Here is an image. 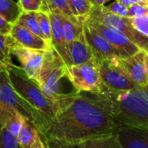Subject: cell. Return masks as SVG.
I'll return each mask as SVG.
<instances>
[{
    "label": "cell",
    "mask_w": 148,
    "mask_h": 148,
    "mask_svg": "<svg viewBox=\"0 0 148 148\" xmlns=\"http://www.w3.org/2000/svg\"><path fill=\"white\" fill-rule=\"evenodd\" d=\"M121 125L94 93H75L50 121L43 140L77 146L114 135Z\"/></svg>",
    "instance_id": "1"
},
{
    "label": "cell",
    "mask_w": 148,
    "mask_h": 148,
    "mask_svg": "<svg viewBox=\"0 0 148 148\" xmlns=\"http://www.w3.org/2000/svg\"><path fill=\"white\" fill-rule=\"evenodd\" d=\"M96 95L121 127L148 129V85L121 92Z\"/></svg>",
    "instance_id": "2"
},
{
    "label": "cell",
    "mask_w": 148,
    "mask_h": 148,
    "mask_svg": "<svg viewBox=\"0 0 148 148\" xmlns=\"http://www.w3.org/2000/svg\"><path fill=\"white\" fill-rule=\"evenodd\" d=\"M66 75L67 66L60 56L54 49L45 51L42 65L35 82L44 95L56 106L58 111L77 93L75 90L70 93H63L61 90V81Z\"/></svg>",
    "instance_id": "3"
},
{
    "label": "cell",
    "mask_w": 148,
    "mask_h": 148,
    "mask_svg": "<svg viewBox=\"0 0 148 148\" xmlns=\"http://www.w3.org/2000/svg\"><path fill=\"white\" fill-rule=\"evenodd\" d=\"M7 73L13 88L23 100L51 121L56 117L58 113L56 106L44 95L37 83L29 79L21 67L13 64Z\"/></svg>",
    "instance_id": "4"
},
{
    "label": "cell",
    "mask_w": 148,
    "mask_h": 148,
    "mask_svg": "<svg viewBox=\"0 0 148 148\" xmlns=\"http://www.w3.org/2000/svg\"><path fill=\"white\" fill-rule=\"evenodd\" d=\"M0 103L12 108L31 122L42 136L48 129L51 120L29 105L13 88L7 71L0 72Z\"/></svg>",
    "instance_id": "5"
},
{
    "label": "cell",
    "mask_w": 148,
    "mask_h": 148,
    "mask_svg": "<svg viewBox=\"0 0 148 148\" xmlns=\"http://www.w3.org/2000/svg\"><path fill=\"white\" fill-rule=\"evenodd\" d=\"M87 17L120 30L141 50L148 51V37L134 27L132 18L116 16L110 12L105 5L92 6Z\"/></svg>",
    "instance_id": "6"
},
{
    "label": "cell",
    "mask_w": 148,
    "mask_h": 148,
    "mask_svg": "<svg viewBox=\"0 0 148 148\" xmlns=\"http://www.w3.org/2000/svg\"><path fill=\"white\" fill-rule=\"evenodd\" d=\"M66 78L71 82L77 93H100L101 82L96 59L92 62L67 67Z\"/></svg>",
    "instance_id": "7"
},
{
    "label": "cell",
    "mask_w": 148,
    "mask_h": 148,
    "mask_svg": "<svg viewBox=\"0 0 148 148\" xmlns=\"http://www.w3.org/2000/svg\"><path fill=\"white\" fill-rule=\"evenodd\" d=\"M115 59L116 57L97 61L101 82V92L121 93L138 87L117 65Z\"/></svg>",
    "instance_id": "8"
},
{
    "label": "cell",
    "mask_w": 148,
    "mask_h": 148,
    "mask_svg": "<svg viewBox=\"0 0 148 148\" xmlns=\"http://www.w3.org/2000/svg\"><path fill=\"white\" fill-rule=\"evenodd\" d=\"M84 21L94 29H95L104 38H106L108 42L118 51L121 58L129 57L141 50L120 30L113 27L107 26L89 17H86Z\"/></svg>",
    "instance_id": "9"
},
{
    "label": "cell",
    "mask_w": 148,
    "mask_h": 148,
    "mask_svg": "<svg viewBox=\"0 0 148 148\" xmlns=\"http://www.w3.org/2000/svg\"><path fill=\"white\" fill-rule=\"evenodd\" d=\"M44 52L41 50L24 48L17 44L14 40L10 44V54L16 57L21 63V68L23 69L28 77L36 81L42 65Z\"/></svg>",
    "instance_id": "10"
},
{
    "label": "cell",
    "mask_w": 148,
    "mask_h": 148,
    "mask_svg": "<svg viewBox=\"0 0 148 148\" xmlns=\"http://www.w3.org/2000/svg\"><path fill=\"white\" fill-rule=\"evenodd\" d=\"M115 62L135 85L138 87L148 85L144 50H140L135 55L127 58L116 57Z\"/></svg>",
    "instance_id": "11"
},
{
    "label": "cell",
    "mask_w": 148,
    "mask_h": 148,
    "mask_svg": "<svg viewBox=\"0 0 148 148\" xmlns=\"http://www.w3.org/2000/svg\"><path fill=\"white\" fill-rule=\"evenodd\" d=\"M83 35L97 61L121 57L118 51L95 29L83 21Z\"/></svg>",
    "instance_id": "12"
},
{
    "label": "cell",
    "mask_w": 148,
    "mask_h": 148,
    "mask_svg": "<svg viewBox=\"0 0 148 148\" xmlns=\"http://www.w3.org/2000/svg\"><path fill=\"white\" fill-rule=\"evenodd\" d=\"M10 36L17 44L24 48L41 51H49L53 49L50 42L33 34L17 23L13 25Z\"/></svg>",
    "instance_id": "13"
},
{
    "label": "cell",
    "mask_w": 148,
    "mask_h": 148,
    "mask_svg": "<svg viewBox=\"0 0 148 148\" xmlns=\"http://www.w3.org/2000/svg\"><path fill=\"white\" fill-rule=\"evenodd\" d=\"M115 134L122 148H148V129L121 127Z\"/></svg>",
    "instance_id": "14"
},
{
    "label": "cell",
    "mask_w": 148,
    "mask_h": 148,
    "mask_svg": "<svg viewBox=\"0 0 148 148\" xmlns=\"http://www.w3.org/2000/svg\"><path fill=\"white\" fill-rule=\"evenodd\" d=\"M49 17L51 22V45L53 49L63 60L66 66L69 67L70 66V62L62 32V15L49 13Z\"/></svg>",
    "instance_id": "15"
},
{
    "label": "cell",
    "mask_w": 148,
    "mask_h": 148,
    "mask_svg": "<svg viewBox=\"0 0 148 148\" xmlns=\"http://www.w3.org/2000/svg\"><path fill=\"white\" fill-rule=\"evenodd\" d=\"M68 55L71 65H81L95 60L94 54L82 34L67 46Z\"/></svg>",
    "instance_id": "16"
},
{
    "label": "cell",
    "mask_w": 148,
    "mask_h": 148,
    "mask_svg": "<svg viewBox=\"0 0 148 148\" xmlns=\"http://www.w3.org/2000/svg\"><path fill=\"white\" fill-rule=\"evenodd\" d=\"M25 120L12 108L0 103V125L11 134L18 135Z\"/></svg>",
    "instance_id": "17"
},
{
    "label": "cell",
    "mask_w": 148,
    "mask_h": 148,
    "mask_svg": "<svg viewBox=\"0 0 148 148\" xmlns=\"http://www.w3.org/2000/svg\"><path fill=\"white\" fill-rule=\"evenodd\" d=\"M84 19L85 18L69 19L62 16V32L67 46L82 34Z\"/></svg>",
    "instance_id": "18"
},
{
    "label": "cell",
    "mask_w": 148,
    "mask_h": 148,
    "mask_svg": "<svg viewBox=\"0 0 148 148\" xmlns=\"http://www.w3.org/2000/svg\"><path fill=\"white\" fill-rule=\"evenodd\" d=\"M16 137L22 148H30L38 140L42 139L37 128L27 120H25Z\"/></svg>",
    "instance_id": "19"
},
{
    "label": "cell",
    "mask_w": 148,
    "mask_h": 148,
    "mask_svg": "<svg viewBox=\"0 0 148 148\" xmlns=\"http://www.w3.org/2000/svg\"><path fill=\"white\" fill-rule=\"evenodd\" d=\"M22 12L17 2L14 0H0V16L9 23L14 25Z\"/></svg>",
    "instance_id": "20"
},
{
    "label": "cell",
    "mask_w": 148,
    "mask_h": 148,
    "mask_svg": "<svg viewBox=\"0 0 148 148\" xmlns=\"http://www.w3.org/2000/svg\"><path fill=\"white\" fill-rule=\"evenodd\" d=\"M13 39L10 35L0 34V72L7 71L13 65L10 54V44Z\"/></svg>",
    "instance_id": "21"
},
{
    "label": "cell",
    "mask_w": 148,
    "mask_h": 148,
    "mask_svg": "<svg viewBox=\"0 0 148 148\" xmlns=\"http://www.w3.org/2000/svg\"><path fill=\"white\" fill-rule=\"evenodd\" d=\"M16 23L24 27L25 29H27L33 34L43 38L39 29L37 17H36V12H22V14L20 15Z\"/></svg>",
    "instance_id": "22"
},
{
    "label": "cell",
    "mask_w": 148,
    "mask_h": 148,
    "mask_svg": "<svg viewBox=\"0 0 148 148\" xmlns=\"http://www.w3.org/2000/svg\"><path fill=\"white\" fill-rule=\"evenodd\" d=\"M79 146L81 148H122L116 138V134L108 138L86 141Z\"/></svg>",
    "instance_id": "23"
},
{
    "label": "cell",
    "mask_w": 148,
    "mask_h": 148,
    "mask_svg": "<svg viewBox=\"0 0 148 148\" xmlns=\"http://www.w3.org/2000/svg\"><path fill=\"white\" fill-rule=\"evenodd\" d=\"M69 7L75 17L86 18L92 8L88 0H66Z\"/></svg>",
    "instance_id": "24"
},
{
    "label": "cell",
    "mask_w": 148,
    "mask_h": 148,
    "mask_svg": "<svg viewBox=\"0 0 148 148\" xmlns=\"http://www.w3.org/2000/svg\"><path fill=\"white\" fill-rule=\"evenodd\" d=\"M37 22L42 37L51 42V22L49 14L45 11L36 12Z\"/></svg>",
    "instance_id": "25"
},
{
    "label": "cell",
    "mask_w": 148,
    "mask_h": 148,
    "mask_svg": "<svg viewBox=\"0 0 148 148\" xmlns=\"http://www.w3.org/2000/svg\"><path fill=\"white\" fill-rule=\"evenodd\" d=\"M0 148H22L17 137L0 125Z\"/></svg>",
    "instance_id": "26"
},
{
    "label": "cell",
    "mask_w": 148,
    "mask_h": 148,
    "mask_svg": "<svg viewBox=\"0 0 148 148\" xmlns=\"http://www.w3.org/2000/svg\"><path fill=\"white\" fill-rule=\"evenodd\" d=\"M23 12H38L43 10V0H18Z\"/></svg>",
    "instance_id": "27"
},
{
    "label": "cell",
    "mask_w": 148,
    "mask_h": 148,
    "mask_svg": "<svg viewBox=\"0 0 148 148\" xmlns=\"http://www.w3.org/2000/svg\"><path fill=\"white\" fill-rule=\"evenodd\" d=\"M132 23L139 32L148 37V15L133 17Z\"/></svg>",
    "instance_id": "28"
},
{
    "label": "cell",
    "mask_w": 148,
    "mask_h": 148,
    "mask_svg": "<svg viewBox=\"0 0 148 148\" xmlns=\"http://www.w3.org/2000/svg\"><path fill=\"white\" fill-rule=\"evenodd\" d=\"M106 8L110 12H112L113 14H114L116 16H122V17H129L128 16V7H127L126 5H124L118 0H115L112 3L107 5Z\"/></svg>",
    "instance_id": "29"
},
{
    "label": "cell",
    "mask_w": 148,
    "mask_h": 148,
    "mask_svg": "<svg viewBox=\"0 0 148 148\" xmlns=\"http://www.w3.org/2000/svg\"><path fill=\"white\" fill-rule=\"evenodd\" d=\"M148 15V6L141 4H133L128 7V16L130 18Z\"/></svg>",
    "instance_id": "30"
},
{
    "label": "cell",
    "mask_w": 148,
    "mask_h": 148,
    "mask_svg": "<svg viewBox=\"0 0 148 148\" xmlns=\"http://www.w3.org/2000/svg\"><path fill=\"white\" fill-rule=\"evenodd\" d=\"M13 25L6 22L1 16H0V34L3 35H10L11 32Z\"/></svg>",
    "instance_id": "31"
},
{
    "label": "cell",
    "mask_w": 148,
    "mask_h": 148,
    "mask_svg": "<svg viewBox=\"0 0 148 148\" xmlns=\"http://www.w3.org/2000/svg\"><path fill=\"white\" fill-rule=\"evenodd\" d=\"M127 7H130L133 4H141L148 6V0H118Z\"/></svg>",
    "instance_id": "32"
},
{
    "label": "cell",
    "mask_w": 148,
    "mask_h": 148,
    "mask_svg": "<svg viewBox=\"0 0 148 148\" xmlns=\"http://www.w3.org/2000/svg\"><path fill=\"white\" fill-rule=\"evenodd\" d=\"M88 1L93 6H102V5H105L106 3L111 0H88Z\"/></svg>",
    "instance_id": "33"
},
{
    "label": "cell",
    "mask_w": 148,
    "mask_h": 148,
    "mask_svg": "<svg viewBox=\"0 0 148 148\" xmlns=\"http://www.w3.org/2000/svg\"><path fill=\"white\" fill-rule=\"evenodd\" d=\"M44 147H45V144L43 143V141L42 140V139H40V140H38L30 148H43Z\"/></svg>",
    "instance_id": "34"
},
{
    "label": "cell",
    "mask_w": 148,
    "mask_h": 148,
    "mask_svg": "<svg viewBox=\"0 0 148 148\" xmlns=\"http://www.w3.org/2000/svg\"><path fill=\"white\" fill-rule=\"evenodd\" d=\"M145 65H146V74L148 82V51H145Z\"/></svg>",
    "instance_id": "35"
},
{
    "label": "cell",
    "mask_w": 148,
    "mask_h": 148,
    "mask_svg": "<svg viewBox=\"0 0 148 148\" xmlns=\"http://www.w3.org/2000/svg\"><path fill=\"white\" fill-rule=\"evenodd\" d=\"M43 148H48V147H46V145H45V147H43Z\"/></svg>",
    "instance_id": "36"
}]
</instances>
